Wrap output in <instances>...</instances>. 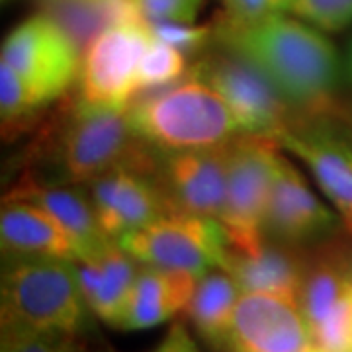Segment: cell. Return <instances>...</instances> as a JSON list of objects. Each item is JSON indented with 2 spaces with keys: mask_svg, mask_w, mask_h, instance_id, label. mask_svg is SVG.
<instances>
[{
  "mask_svg": "<svg viewBox=\"0 0 352 352\" xmlns=\"http://www.w3.org/2000/svg\"><path fill=\"white\" fill-rule=\"evenodd\" d=\"M200 276L143 264L131 288L118 329L143 331L184 311Z\"/></svg>",
  "mask_w": 352,
  "mask_h": 352,
  "instance_id": "18",
  "label": "cell"
},
{
  "mask_svg": "<svg viewBox=\"0 0 352 352\" xmlns=\"http://www.w3.org/2000/svg\"><path fill=\"white\" fill-rule=\"evenodd\" d=\"M75 268L88 311L118 327L141 268L138 261L118 241H108L76 258Z\"/></svg>",
  "mask_w": 352,
  "mask_h": 352,
  "instance_id": "15",
  "label": "cell"
},
{
  "mask_svg": "<svg viewBox=\"0 0 352 352\" xmlns=\"http://www.w3.org/2000/svg\"><path fill=\"white\" fill-rule=\"evenodd\" d=\"M127 108L135 133L157 151L208 149L243 133L219 92L194 76L159 92H143Z\"/></svg>",
  "mask_w": 352,
  "mask_h": 352,
  "instance_id": "3",
  "label": "cell"
},
{
  "mask_svg": "<svg viewBox=\"0 0 352 352\" xmlns=\"http://www.w3.org/2000/svg\"><path fill=\"white\" fill-rule=\"evenodd\" d=\"M227 18L231 20H256L268 14L284 12L286 0H223Z\"/></svg>",
  "mask_w": 352,
  "mask_h": 352,
  "instance_id": "28",
  "label": "cell"
},
{
  "mask_svg": "<svg viewBox=\"0 0 352 352\" xmlns=\"http://www.w3.org/2000/svg\"><path fill=\"white\" fill-rule=\"evenodd\" d=\"M300 159L352 235V147L321 122L300 120L276 138Z\"/></svg>",
  "mask_w": 352,
  "mask_h": 352,
  "instance_id": "14",
  "label": "cell"
},
{
  "mask_svg": "<svg viewBox=\"0 0 352 352\" xmlns=\"http://www.w3.org/2000/svg\"><path fill=\"white\" fill-rule=\"evenodd\" d=\"M223 268L237 280L243 294H270L298 302L305 274V256L292 245L266 237L249 251L227 247Z\"/></svg>",
  "mask_w": 352,
  "mask_h": 352,
  "instance_id": "17",
  "label": "cell"
},
{
  "mask_svg": "<svg viewBox=\"0 0 352 352\" xmlns=\"http://www.w3.org/2000/svg\"><path fill=\"white\" fill-rule=\"evenodd\" d=\"M303 352H323V351H321L319 346H315V344H311L309 349H305V351H303Z\"/></svg>",
  "mask_w": 352,
  "mask_h": 352,
  "instance_id": "31",
  "label": "cell"
},
{
  "mask_svg": "<svg viewBox=\"0 0 352 352\" xmlns=\"http://www.w3.org/2000/svg\"><path fill=\"white\" fill-rule=\"evenodd\" d=\"M231 141L208 149L161 151L157 176L175 212L219 221L226 208Z\"/></svg>",
  "mask_w": 352,
  "mask_h": 352,
  "instance_id": "11",
  "label": "cell"
},
{
  "mask_svg": "<svg viewBox=\"0 0 352 352\" xmlns=\"http://www.w3.org/2000/svg\"><path fill=\"white\" fill-rule=\"evenodd\" d=\"M284 12L294 14L323 32H340L352 24V0H286Z\"/></svg>",
  "mask_w": 352,
  "mask_h": 352,
  "instance_id": "25",
  "label": "cell"
},
{
  "mask_svg": "<svg viewBox=\"0 0 352 352\" xmlns=\"http://www.w3.org/2000/svg\"><path fill=\"white\" fill-rule=\"evenodd\" d=\"M344 73H346V78L352 82V41L349 45V51H346V61H344Z\"/></svg>",
  "mask_w": 352,
  "mask_h": 352,
  "instance_id": "30",
  "label": "cell"
},
{
  "mask_svg": "<svg viewBox=\"0 0 352 352\" xmlns=\"http://www.w3.org/2000/svg\"><path fill=\"white\" fill-rule=\"evenodd\" d=\"M151 149L135 133L129 108L92 106L76 98L41 139L34 163L45 176L34 182L85 186L120 164L157 173L161 151L153 155Z\"/></svg>",
  "mask_w": 352,
  "mask_h": 352,
  "instance_id": "2",
  "label": "cell"
},
{
  "mask_svg": "<svg viewBox=\"0 0 352 352\" xmlns=\"http://www.w3.org/2000/svg\"><path fill=\"white\" fill-rule=\"evenodd\" d=\"M215 39L268 76L289 106L309 118L331 110L339 80L335 45L315 25L274 12L256 20L223 18Z\"/></svg>",
  "mask_w": 352,
  "mask_h": 352,
  "instance_id": "1",
  "label": "cell"
},
{
  "mask_svg": "<svg viewBox=\"0 0 352 352\" xmlns=\"http://www.w3.org/2000/svg\"><path fill=\"white\" fill-rule=\"evenodd\" d=\"M145 22L194 24L201 0H135Z\"/></svg>",
  "mask_w": 352,
  "mask_h": 352,
  "instance_id": "27",
  "label": "cell"
},
{
  "mask_svg": "<svg viewBox=\"0 0 352 352\" xmlns=\"http://www.w3.org/2000/svg\"><path fill=\"white\" fill-rule=\"evenodd\" d=\"M85 186L104 235L112 241L175 212L157 173L131 164L113 166Z\"/></svg>",
  "mask_w": 352,
  "mask_h": 352,
  "instance_id": "10",
  "label": "cell"
},
{
  "mask_svg": "<svg viewBox=\"0 0 352 352\" xmlns=\"http://www.w3.org/2000/svg\"><path fill=\"white\" fill-rule=\"evenodd\" d=\"M151 352H200L184 323H175Z\"/></svg>",
  "mask_w": 352,
  "mask_h": 352,
  "instance_id": "29",
  "label": "cell"
},
{
  "mask_svg": "<svg viewBox=\"0 0 352 352\" xmlns=\"http://www.w3.org/2000/svg\"><path fill=\"white\" fill-rule=\"evenodd\" d=\"M85 352H87V351H85ZM92 352H110V351H92Z\"/></svg>",
  "mask_w": 352,
  "mask_h": 352,
  "instance_id": "32",
  "label": "cell"
},
{
  "mask_svg": "<svg viewBox=\"0 0 352 352\" xmlns=\"http://www.w3.org/2000/svg\"><path fill=\"white\" fill-rule=\"evenodd\" d=\"M151 34L157 39L182 51L186 57L198 55L208 47V43L215 39L214 25L180 24V22H147Z\"/></svg>",
  "mask_w": 352,
  "mask_h": 352,
  "instance_id": "26",
  "label": "cell"
},
{
  "mask_svg": "<svg viewBox=\"0 0 352 352\" xmlns=\"http://www.w3.org/2000/svg\"><path fill=\"white\" fill-rule=\"evenodd\" d=\"M87 302L75 261L8 258L2 268V329H34L80 333Z\"/></svg>",
  "mask_w": 352,
  "mask_h": 352,
  "instance_id": "4",
  "label": "cell"
},
{
  "mask_svg": "<svg viewBox=\"0 0 352 352\" xmlns=\"http://www.w3.org/2000/svg\"><path fill=\"white\" fill-rule=\"evenodd\" d=\"M188 76L210 85L229 104L243 133L276 139L300 118L263 71L223 47L198 59Z\"/></svg>",
  "mask_w": 352,
  "mask_h": 352,
  "instance_id": "6",
  "label": "cell"
},
{
  "mask_svg": "<svg viewBox=\"0 0 352 352\" xmlns=\"http://www.w3.org/2000/svg\"><path fill=\"white\" fill-rule=\"evenodd\" d=\"M78 333L2 329L0 352H85Z\"/></svg>",
  "mask_w": 352,
  "mask_h": 352,
  "instance_id": "24",
  "label": "cell"
},
{
  "mask_svg": "<svg viewBox=\"0 0 352 352\" xmlns=\"http://www.w3.org/2000/svg\"><path fill=\"white\" fill-rule=\"evenodd\" d=\"M274 138L241 133L231 141L223 214L227 247L249 251L266 239L264 217L272 180L284 155Z\"/></svg>",
  "mask_w": 352,
  "mask_h": 352,
  "instance_id": "5",
  "label": "cell"
},
{
  "mask_svg": "<svg viewBox=\"0 0 352 352\" xmlns=\"http://www.w3.org/2000/svg\"><path fill=\"white\" fill-rule=\"evenodd\" d=\"M147 22L108 28L82 53L78 100L92 106L127 108L138 90V71L153 41Z\"/></svg>",
  "mask_w": 352,
  "mask_h": 352,
  "instance_id": "9",
  "label": "cell"
},
{
  "mask_svg": "<svg viewBox=\"0 0 352 352\" xmlns=\"http://www.w3.org/2000/svg\"><path fill=\"white\" fill-rule=\"evenodd\" d=\"M340 221L342 217L315 194L298 166L282 155L266 206L264 235L300 247L331 237L339 231Z\"/></svg>",
  "mask_w": 352,
  "mask_h": 352,
  "instance_id": "13",
  "label": "cell"
},
{
  "mask_svg": "<svg viewBox=\"0 0 352 352\" xmlns=\"http://www.w3.org/2000/svg\"><path fill=\"white\" fill-rule=\"evenodd\" d=\"M139 264L201 276L223 268L226 229L217 219L173 212L118 241Z\"/></svg>",
  "mask_w": 352,
  "mask_h": 352,
  "instance_id": "7",
  "label": "cell"
},
{
  "mask_svg": "<svg viewBox=\"0 0 352 352\" xmlns=\"http://www.w3.org/2000/svg\"><path fill=\"white\" fill-rule=\"evenodd\" d=\"M82 53L50 14L16 25L2 43L0 63L24 78L39 98L51 104L78 80Z\"/></svg>",
  "mask_w": 352,
  "mask_h": 352,
  "instance_id": "8",
  "label": "cell"
},
{
  "mask_svg": "<svg viewBox=\"0 0 352 352\" xmlns=\"http://www.w3.org/2000/svg\"><path fill=\"white\" fill-rule=\"evenodd\" d=\"M311 344V329L300 302L247 292L241 296L221 351L303 352Z\"/></svg>",
  "mask_w": 352,
  "mask_h": 352,
  "instance_id": "12",
  "label": "cell"
},
{
  "mask_svg": "<svg viewBox=\"0 0 352 352\" xmlns=\"http://www.w3.org/2000/svg\"><path fill=\"white\" fill-rule=\"evenodd\" d=\"M0 245L8 258L76 261L82 249L45 210L25 200L4 198L0 210Z\"/></svg>",
  "mask_w": 352,
  "mask_h": 352,
  "instance_id": "16",
  "label": "cell"
},
{
  "mask_svg": "<svg viewBox=\"0 0 352 352\" xmlns=\"http://www.w3.org/2000/svg\"><path fill=\"white\" fill-rule=\"evenodd\" d=\"M50 104L39 98L22 76L0 63V120L4 139H16L38 122Z\"/></svg>",
  "mask_w": 352,
  "mask_h": 352,
  "instance_id": "22",
  "label": "cell"
},
{
  "mask_svg": "<svg viewBox=\"0 0 352 352\" xmlns=\"http://www.w3.org/2000/svg\"><path fill=\"white\" fill-rule=\"evenodd\" d=\"M80 53L108 28L145 22L135 0H51L47 12Z\"/></svg>",
  "mask_w": 352,
  "mask_h": 352,
  "instance_id": "21",
  "label": "cell"
},
{
  "mask_svg": "<svg viewBox=\"0 0 352 352\" xmlns=\"http://www.w3.org/2000/svg\"><path fill=\"white\" fill-rule=\"evenodd\" d=\"M243 289L226 268H212L196 282L184 314L190 323L215 349H223Z\"/></svg>",
  "mask_w": 352,
  "mask_h": 352,
  "instance_id": "20",
  "label": "cell"
},
{
  "mask_svg": "<svg viewBox=\"0 0 352 352\" xmlns=\"http://www.w3.org/2000/svg\"><path fill=\"white\" fill-rule=\"evenodd\" d=\"M4 198L32 201L45 210L78 243L82 254L100 249L102 245L112 241L102 231L90 194L82 192L78 184H45L20 180Z\"/></svg>",
  "mask_w": 352,
  "mask_h": 352,
  "instance_id": "19",
  "label": "cell"
},
{
  "mask_svg": "<svg viewBox=\"0 0 352 352\" xmlns=\"http://www.w3.org/2000/svg\"><path fill=\"white\" fill-rule=\"evenodd\" d=\"M186 73H188L186 55L161 39L153 38L149 50L145 51L141 65H139L135 96L143 94V92H151L153 88L170 87V85L178 82V78H182Z\"/></svg>",
  "mask_w": 352,
  "mask_h": 352,
  "instance_id": "23",
  "label": "cell"
}]
</instances>
